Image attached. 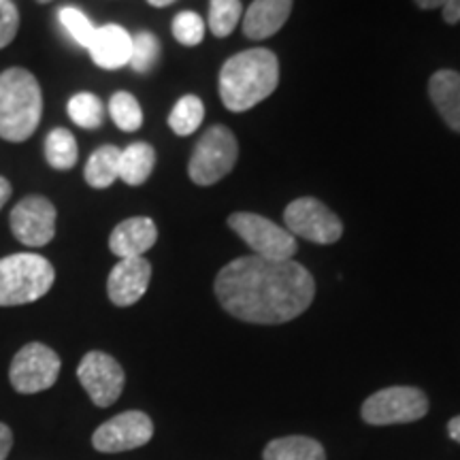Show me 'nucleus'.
<instances>
[{
    "label": "nucleus",
    "instance_id": "10",
    "mask_svg": "<svg viewBox=\"0 0 460 460\" xmlns=\"http://www.w3.org/2000/svg\"><path fill=\"white\" fill-rule=\"evenodd\" d=\"M77 377L96 407H109L124 390V369L105 352H88L79 362Z\"/></svg>",
    "mask_w": 460,
    "mask_h": 460
},
{
    "label": "nucleus",
    "instance_id": "16",
    "mask_svg": "<svg viewBox=\"0 0 460 460\" xmlns=\"http://www.w3.org/2000/svg\"><path fill=\"white\" fill-rule=\"evenodd\" d=\"M292 11V0H254L243 15L247 39L262 41L281 31Z\"/></svg>",
    "mask_w": 460,
    "mask_h": 460
},
{
    "label": "nucleus",
    "instance_id": "18",
    "mask_svg": "<svg viewBox=\"0 0 460 460\" xmlns=\"http://www.w3.org/2000/svg\"><path fill=\"white\" fill-rule=\"evenodd\" d=\"M264 460H326V452L320 441L312 437L290 435L269 441L262 452Z\"/></svg>",
    "mask_w": 460,
    "mask_h": 460
},
{
    "label": "nucleus",
    "instance_id": "24",
    "mask_svg": "<svg viewBox=\"0 0 460 460\" xmlns=\"http://www.w3.org/2000/svg\"><path fill=\"white\" fill-rule=\"evenodd\" d=\"M109 113H111L115 126L124 132L139 130L143 124V111L137 99L128 92H118L109 102Z\"/></svg>",
    "mask_w": 460,
    "mask_h": 460
},
{
    "label": "nucleus",
    "instance_id": "27",
    "mask_svg": "<svg viewBox=\"0 0 460 460\" xmlns=\"http://www.w3.org/2000/svg\"><path fill=\"white\" fill-rule=\"evenodd\" d=\"M58 20L65 31L71 34L73 41L82 48H90L92 37H94L96 26L85 17L82 11L75 9V7H62L60 13H58Z\"/></svg>",
    "mask_w": 460,
    "mask_h": 460
},
{
    "label": "nucleus",
    "instance_id": "15",
    "mask_svg": "<svg viewBox=\"0 0 460 460\" xmlns=\"http://www.w3.org/2000/svg\"><path fill=\"white\" fill-rule=\"evenodd\" d=\"M88 49L96 65L107 68V71H115V68H122L130 62L132 37L122 26L107 24L96 28Z\"/></svg>",
    "mask_w": 460,
    "mask_h": 460
},
{
    "label": "nucleus",
    "instance_id": "21",
    "mask_svg": "<svg viewBox=\"0 0 460 460\" xmlns=\"http://www.w3.org/2000/svg\"><path fill=\"white\" fill-rule=\"evenodd\" d=\"M45 158L58 171H68L77 164V141L65 128H54L45 139Z\"/></svg>",
    "mask_w": 460,
    "mask_h": 460
},
{
    "label": "nucleus",
    "instance_id": "25",
    "mask_svg": "<svg viewBox=\"0 0 460 460\" xmlns=\"http://www.w3.org/2000/svg\"><path fill=\"white\" fill-rule=\"evenodd\" d=\"M241 9L239 0H211L209 4V31L216 37H228L234 31V26L239 24Z\"/></svg>",
    "mask_w": 460,
    "mask_h": 460
},
{
    "label": "nucleus",
    "instance_id": "13",
    "mask_svg": "<svg viewBox=\"0 0 460 460\" xmlns=\"http://www.w3.org/2000/svg\"><path fill=\"white\" fill-rule=\"evenodd\" d=\"M152 264L146 258H124L113 267L107 279V295L118 307H130L147 292Z\"/></svg>",
    "mask_w": 460,
    "mask_h": 460
},
{
    "label": "nucleus",
    "instance_id": "3",
    "mask_svg": "<svg viewBox=\"0 0 460 460\" xmlns=\"http://www.w3.org/2000/svg\"><path fill=\"white\" fill-rule=\"evenodd\" d=\"M43 96L37 77L26 68L0 75V137L20 143L32 137L41 122Z\"/></svg>",
    "mask_w": 460,
    "mask_h": 460
},
{
    "label": "nucleus",
    "instance_id": "31",
    "mask_svg": "<svg viewBox=\"0 0 460 460\" xmlns=\"http://www.w3.org/2000/svg\"><path fill=\"white\" fill-rule=\"evenodd\" d=\"M444 20L447 24H458L460 22V0H447L444 4Z\"/></svg>",
    "mask_w": 460,
    "mask_h": 460
},
{
    "label": "nucleus",
    "instance_id": "32",
    "mask_svg": "<svg viewBox=\"0 0 460 460\" xmlns=\"http://www.w3.org/2000/svg\"><path fill=\"white\" fill-rule=\"evenodd\" d=\"M9 199H11V183L4 180V177H0V209H3Z\"/></svg>",
    "mask_w": 460,
    "mask_h": 460
},
{
    "label": "nucleus",
    "instance_id": "34",
    "mask_svg": "<svg viewBox=\"0 0 460 460\" xmlns=\"http://www.w3.org/2000/svg\"><path fill=\"white\" fill-rule=\"evenodd\" d=\"M447 0H416L420 9H444Z\"/></svg>",
    "mask_w": 460,
    "mask_h": 460
},
{
    "label": "nucleus",
    "instance_id": "28",
    "mask_svg": "<svg viewBox=\"0 0 460 460\" xmlns=\"http://www.w3.org/2000/svg\"><path fill=\"white\" fill-rule=\"evenodd\" d=\"M172 34H175V39L181 45L194 48V45H199L205 37L203 17L194 13V11H181V13L172 20Z\"/></svg>",
    "mask_w": 460,
    "mask_h": 460
},
{
    "label": "nucleus",
    "instance_id": "23",
    "mask_svg": "<svg viewBox=\"0 0 460 460\" xmlns=\"http://www.w3.org/2000/svg\"><path fill=\"white\" fill-rule=\"evenodd\" d=\"M68 115L82 128L94 130L102 124L105 111H102V102L99 101V96L90 94V92H82V94H75L68 101Z\"/></svg>",
    "mask_w": 460,
    "mask_h": 460
},
{
    "label": "nucleus",
    "instance_id": "9",
    "mask_svg": "<svg viewBox=\"0 0 460 460\" xmlns=\"http://www.w3.org/2000/svg\"><path fill=\"white\" fill-rule=\"evenodd\" d=\"M284 220L292 234H298V237L312 241V243L331 245L341 239L343 234L341 220L332 214L329 207L312 197L292 200L286 207Z\"/></svg>",
    "mask_w": 460,
    "mask_h": 460
},
{
    "label": "nucleus",
    "instance_id": "6",
    "mask_svg": "<svg viewBox=\"0 0 460 460\" xmlns=\"http://www.w3.org/2000/svg\"><path fill=\"white\" fill-rule=\"evenodd\" d=\"M429 413V399L420 388L390 386L362 402L360 416L373 427L416 422Z\"/></svg>",
    "mask_w": 460,
    "mask_h": 460
},
{
    "label": "nucleus",
    "instance_id": "2",
    "mask_svg": "<svg viewBox=\"0 0 460 460\" xmlns=\"http://www.w3.org/2000/svg\"><path fill=\"white\" fill-rule=\"evenodd\" d=\"M279 84V62L273 51L256 48L228 58L220 71V99L241 113L273 94Z\"/></svg>",
    "mask_w": 460,
    "mask_h": 460
},
{
    "label": "nucleus",
    "instance_id": "33",
    "mask_svg": "<svg viewBox=\"0 0 460 460\" xmlns=\"http://www.w3.org/2000/svg\"><path fill=\"white\" fill-rule=\"evenodd\" d=\"M447 433H450V437L456 444H460V416L452 418L450 422H447Z\"/></svg>",
    "mask_w": 460,
    "mask_h": 460
},
{
    "label": "nucleus",
    "instance_id": "35",
    "mask_svg": "<svg viewBox=\"0 0 460 460\" xmlns=\"http://www.w3.org/2000/svg\"><path fill=\"white\" fill-rule=\"evenodd\" d=\"M152 7H169V4L175 3V0H147Z\"/></svg>",
    "mask_w": 460,
    "mask_h": 460
},
{
    "label": "nucleus",
    "instance_id": "4",
    "mask_svg": "<svg viewBox=\"0 0 460 460\" xmlns=\"http://www.w3.org/2000/svg\"><path fill=\"white\" fill-rule=\"evenodd\" d=\"M56 271L48 258L13 254L0 261V307L39 301L54 286Z\"/></svg>",
    "mask_w": 460,
    "mask_h": 460
},
{
    "label": "nucleus",
    "instance_id": "7",
    "mask_svg": "<svg viewBox=\"0 0 460 460\" xmlns=\"http://www.w3.org/2000/svg\"><path fill=\"white\" fill-rule=\"evenodd\" d=\"M228 226L254 250V256L269 261H292L296 252V239L288 228L267 220L258 214L237 211L228 217Z\"/></svg>",
    "mask_w": 460,
    "mask_h": 460
},
{
    "label": "nucleus",
    "instance_id": "30",
    "mask_svg": "<svg viewBox=\"0 0 460 460\" xmlns=\"http://www.w3.org/2000/svg\"><path fill=\"white\" fill-rule=\"evenodd\" d=\"M11 446H13V433L7 424L0 422V460H4L9 456Z\"/></svg>",
    "mask_w": 460,
    "mask_h": 460
},
{
    "label": "nucleus",
    "instance_id": "5",
    "mask_svg": "<svg viewBox=\"0 0 460 460\" xmlns=\"http://www.w3.org/2000/svg\"><path fill=\"white\" fill-rule=\"evenodd\" d=\"M239 146L226 126H211L200 137L188 164V175L197 186H214L233 171Z\"/></svg>",
    "mask_w": 460,
    "mask_h": 460
},
{
    "label": "nucleus",
    "instance_id": "17",
    "mask_svg": "<svg viewBox=\"0 0 460 460\" xmlns=\"http://www.w3.org/2000/svg\"><path fill=\"white\" fill-rule=\"evenodd\" d=\"M429 94L441 119L454 132H460V73L450 68L437 71L429 82Z\"/></svg>",
    "mask_w": 460,
    "mask_h": 460
},
{
    "label": "nucleus",
    "instance_id": "1",
    "mask_svg": "<svg viewBox=\"0 0 460 460\" xmlns=\"http://www.w3.org/2000/svg\"><path fill=\"white\" fill-rule=\"evenodd\" d=\"M216 296L237 320L284 324L307 312L315 296V281L295 261L243 256L217 273Z\"/></svg>",
    "mask_w": 460,
    "mask_h": 460
},
{
    "label": "nucleus",
    "instance_id": "19",
    "mask_svg": "<svg viewBox=\"0 0 460 460\" xmlns=\"http://www.w3.org/2000/svg\"><path fill=\"white\" fill-rule=\"evenodd\" d=\"M156 164V152L149 143H132L119 154V180L128 186H141L152 175Z\"/></svg>",
    "mask_w": 460,
    "mask_h": 460
},
{
    "label": "nucleus",
    "instance_id": "22",
    "mask_svg": "<svg viewBox=\"0 0 460 460\" xmlns=\"http://www.w3.org/2000/svg\"><path fill=\"white\" fill-rule=\"evenodd\" d=\"M203 118H205L203 101H200L199 96L188 94V96H181V99L177 101V105L172 107V111L169 115V126L175 135L188 137L192 135L200 124H203Z\"/></svg>",
    "mask_w": 460,
    "mask_h": 460
},
{
    "label": "nucleus",
    "instance_id": "14",
    "mask_svg": "<svg viewBox=\"0 0 460 460\" xmlns=\"http://www.w3.org/2000/svg\"><path fill=\"white\" fill-rule=\"evenodd\" d=\"M158 239V228L149 217H130L113 228L109 237V250L119 261L124 258H139L152 250Z\"/></svg>",
    "mask_w": 460,
    "mask_h": 460
},
{
    "label": "nucleus",
    "instance_id": "20",
    "mask_svg": "<svg viewBox=\"0 0 460 460\" xmlns=\"http://www.w3.org/2000/svg\"><path fill=\"white\" fill-rule=\"evenodd\" d=\"M119 154L122 149L115 146H102L92 154L85 164L84 177L92 188H109L115 180H119Z\"/></svg>",
    "mask_w": 460,
    "mask_h": 460
},
{
    "label": "nucleus",
    "instance_id": "26",
    "mask_svg": "<svg viewBox=\"0 0 460 460\" xmlns=\"http://www.w3.org/2000/svg\"><path fill=\"white\" fill-rule=\"evenodd\" d=\"M160 54V43L152 32H139L132 37V51L128 65L137 73H147L149 68L156 65Z\"/></svg>",
    "mask_w": 460,
    "mask_h": 460
},
{
    "label": "nucleus",
    "instance_id": "36",
    "mask_svg": "<svg viewBox=\"0 0 460 460\" xmlns=\"http://www.w3.org/2000/svg\"><path fill=\"white\" fill-rule=\"evenodd\" d=\"M37 3H41V4H45V3H51V0H37Z\"/></svg>",
    "mask_w": 460,
    "mask_h": 460
},
{
    "label": "nucleus",
    "instance_id": "37",
    "mask_svg": "<svg viewBox=\"0 0 460 460\" xmlns=\"http://www.w3.org/2000/svg\"><path fill=\"white\" fill-rule=\"evenodd\" d=\"M4 3H9V0H0V7H3V4H4Z\"/></svg>",
    "mask_w": 460,
    "mask_h": 460
},
{
    "label": "nucleus",
    "instance_id": "11",
    "mask_svg": "<svg viewBox=\"0 0 460 460\" xmlns=\"http://www.w3.org/2000/svg\"><path fill=\"white\" fill-rule=\"evenodd\" d=\"M154 437V422L143 411H124L107 420L92 435V446L99 452H128L149 444Z\"/></svg>",
    "mask_w": 460,
    "mask_h": 460
},
{
    "label": "nucleus",
    "instance_id": "29",
    "mask_svg": "<svg viewBox=\"0 0 460 460\" xmlns=\"http://www.w3.org/2000/svg\"><path fill=\"white\" fill-rule=\"evenodd\" d=\"M17 28H20V13H17L15 4L9 0V3L0 7V49L7 48L13 41Z\"/></svg>",
    "mask_w": 460,
    "mask_h": 460
},
{
    "label": "nucleus",
    "instance_id": "8",
    "mask_svg": "<svg viewBox=\"0 0 460 460\" xmlns=\"http://www.w3.org/2000/svg\"><path fill=\"white\" fill-rule=\"evenodd\" d=\"M60 376V356L43 343H28L13 356L9 369L11 386L22 394L51 388Z\"/></svg>",
    "mask_w": 460,
    "mask_h": 460
},
{
    "label": "nucleus",
    "instance_id": "12",
    "mask_svg": "<svg viewBox=\"0 0 460 460\" xmlns=\"http://www.w3.org/2000/svg\"><path fill=\"white\" fill-rule=\"evenodd\" d=\"M11 230L28 247L48 245L56 234V207L45 197H26L11 211Z\"/></svg>",
    "mask_w": 460,
    "mask_h": 460
}]
</instances>
